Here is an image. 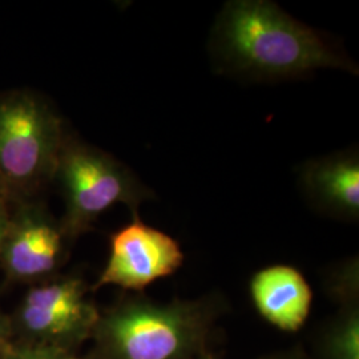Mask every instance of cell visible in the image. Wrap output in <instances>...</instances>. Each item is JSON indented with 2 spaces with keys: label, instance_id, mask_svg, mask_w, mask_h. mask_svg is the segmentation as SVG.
<instances>
[{
  "label": "cell",
  "instance_id": "6da1fadb",
  "mask_svg": "<svg viewBox=\"0 0 359 359\" xmlns=\"http://www.w3.org/2000/svg\"><path fill=\"white\" fill-rule=\"evenodd\" d=\"M216 47L228 65L252 76H301L325 67L357 74L321 35L271 1L226 3L216 26Z\"/></svg>",
  "mask_w": 359,
  "mask_h": 359
},
{
  "label": "cell",
  "instance_id": "7a4b0ae2",
  "mask_svg": "<svg viewBox=\"0 0 359 359\" xmlns=\"http://www.w3.org/2000/svg\"><path fill=\"white\" fill-rule=\"evenodd\" d=\"M65 136L62 118L36 93H0V179L10 205L55 180Z\"/></svg>",
  "mask_w": 359,
  "mask_h": 359
},
{
  "label": "cell",
  "instance_id": "3957f363",
  "mask_svg": "<svg viewBox=\"0 0 359 359\" xmlns=\"http://www.w3.org/2000/svg\"><path fill=\"white\" fill-rule=\"evenodd\" d=\"M55 180L65 196V213L60 225L69 240L90 231L111 206L126 204L137 216L139 205L154 196L111 154L71 136H65Z\"/></svg>",
  "mask_w": 359,
  "mask_h": 359
},
{
  "label": "cell",
  "instance_id": "277c9868",
  "mask_svg": "<svg viewBox=\"0 0 359 359\" xmlns=\"http://www.w3.org/2000/svg\"><path fill=\"white\" fill-rule=\"evenodd\" d=\"M204 325L197 304L154 305L136 299L112 310L96 329L112 359H182L198 346Z\"/></svg>",
  "mask_w": 359,
  "mask_h": 359
},
{
  "label": "cell",
  "instance_id": "5b68a950",
  "mask_svg": "<svg viewBox=\"0 0 359 359\" xmlns=\"http://www.w3.org/2000/svg\"><path fill=\"white\" fill-rule=\"evenodd\" d=\"M86 294V283L77 277L34 286L18 310V323L31 344L65 348L84 339L100 320Z\"/></svg>",
  "mask_w": 359,
  "mask_h": 359
},
{
  "label": "cell",
  "instance_id": "8992f818",
  "mask_svg": "<svg viewBox=\"0 0 359 359\" xmlns=\"http://www.w3.org/2000/svg\"><path fill=\"white\" fill-rule=\"evenodd\" d=\"M65 231L41 203L27 200L11 205L0 264L10 281L34 283L60 265Z\"/></svg>",
  "mask_w": 359,
  "mask_h": 359
},
{
  "label": "cell",
  "instance_id": "52a82bcc",
  "mask_svg": "<svg viewBox=\"0 0 359 359\" xmlns=\"http://www.w3.org/2000/svg\"><path fill=\"white\" fill-rule=\"evenodd\" d=\"M184 262L179 243L147 224L139 216L111 237V253L95 289L115 285L142 290L173 274Z\"/></svg>",
  "mask_w": 359,
  "mask_h": 359
},
{
  "label": "cell",
  "instance_id": "ba28073f",
  "mask_svg": "<svg viewBox=\"0 0 359 359\" xmlns=\"http://www.w3.org/2000/svg\"><path fill=\"white\" fill-rule=\"evenodd\" d=\"M250 292L259 314L278 329L295 332L308 318L313 293L305 277L292 266L259 270Z\"/></svg>",
  "mask_w": 359,
  "mask_h": 359
},
{
  "label": "cell",
  "instance_id": "9c48e42d",
  "mask_svg": "<svg viewBox=\"0 0 359 359\" xmlns=\"http://www.w3.org/2000/svg\"><path fill=\"white\" fill-rule=\"evenodd\" d=\"M302 184L311 201L323 210L341 218H358L357 154H335L310 161L302 170Z\"/></svg>",
  "mask_w": 359,
  "mask_h": 359
},
{
  "label": "cell",
  "instance_id": "30bf717a",
  "mask_svg": "<svg viewBox=\"0 0 359 359\" xmlns=\"http://www.w3.org/2000/svg\"><path fill=\"white\" fill-rule=\"evenodd\" d=\"M330 353L333 359H359V318L357 313L347 317L334 332Z\"/></svg>",
  "mask_w": 359,
  "mask_h": 359
},
{
  "label": "cell",
  "instance_id": "8fae6325",
  "mask_svg": "<svg viewBox=\"0 0 359 359\" xmlns=\"http://www.w3.org/2000/svg\"><path fill=\"white\" fill-rule=\"evenodd\" d=\"M0 359H77L65 348L39 344H11Z\"/></svg>",
  "mask_w": 359,
  "mask_h": 359
},
{
  "label": "cell",
  "instance_id": "7c38bea8",
  "mask_svg": "<svg viewBox=\"0 0 359 359\" xmlns=\"http://www.w3.org/2000/svg\"><path fill=\"white\" fill-rule=\"evenodd\" d=\"M11 216V205L6 200H0V253L4 244V238L8 229V222Z\"/></svg>",
  "mask_w": 359,
  "mask_h": 359
},
{
  "label": "cell",
  "instance_id": "4fadbf2b",
  "mask_svg": "<svg viewBox=\"0 0 359 359\" xmlns=\"http://www.w3.org/2000/svg\"><path fill=\"white\" fill-rule=\"evenodd\" d=\"M11 342V326L10 322L0 314V357L10 347Z\"/></svg>",
  "mask_w": 359,
  "mask_h": 359
},
{
  "label": "cell",
  "instance_id": "5bb4252c",
  "mask_svg": "<svg viewBox=\"0 0 359 359\" xmlns=\"http://www.w3.org/2000/svg\"><path fill=\"white\" fill-rule=\"evenodd\" d=\"M0 200H6V201H7V198H6V192H4V187H3L1 179H0Z\"/></svg>",
  "mask_w": 359,
  "mask_h": 359
},
{
  "label": "cell",
  "instance_id": "9a60e30c",
  "mask_svg": "<svg viewBox=\"0 0 359 359\" xmlns=\"http://www.w3.org/2000/svg\"><path fill=\"white\" fill-rule=\"evenodd\" d=\"M204 359H212V358H204Z\"/></svg>",
  "mask_w": 359,
  "mask_h": 359
}]
</instances>
